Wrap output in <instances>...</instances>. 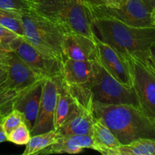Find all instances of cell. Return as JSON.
I'll return each instance as SVG.
<instances>
[{"label": "cell", "instance_id": "obj_1", "mask_svg": "<svg viewBox=\"0 0 155 155\" xmlns=\"http://www.w3.org/2000/svg\"><path fill=\"white\" fill-rule=\"evenodd\" d=\"M95 118L110 129L121 145L139 139H155V121L133 104H107L93 101Z\"/></svg>", "mask_w": 155, "mask_h": 155}, {"label": "cell", "instance_id": "obj_2", "mask_svg": "<svg viewBox=\"0 0 155 155\" xmlns=\"http://www.w3.org/2000/svg\"><path fill=\"white\" fill-rule=\"evenodd\" d=\"M101 39L125 57L134 56L149 64V48L155 42V27H136L107 17L91 18Z\"/></svg>", "mask_w": 155, "mask_h": 155}, {"label": "cell", "instance_id": "obj_3", "mask_svg": "<svg viewBox=\"0 0 155 155\" xmlns=\"http://www.w3.org/2000/svg\"><path fill=\"white\" fill-rule=\"evenodd\" d=\"M34 10L67 33L95 38L89 12L78 0H36Z\"/></svg>", "mask_w": 155, "mask_h": 155}, {"label": "cell", "instance_id": "obj_4", "mask_svg": "<svg viewBox=\"0 0 155 155\" xmlns=\"http://www.w3.org/2000/svg\"><path fill=\"white\" fill-rule=\"evenodd\" d=\"M45 79L33 72L14 51H9V71L0 83V115L4 117L23 96Z\"/></svg>", "mask_w": 155, "mask_h": 155}, {"label": "cell", "instance_id": "obj_5", "mask_svg": "<svg viewBox=\"0 0 155 155\" xmlns=\"http://www.w3.org/2000/svg\"><path fill=\"white\" fill-rule=\"evenodd\" d=\"M21 18L27 42L45 55L63 62L64 31L34 9L22 13Z\"/></svg>", "mask_w": 155, "mask_h": 155}, {"label": "cell", "instance_id": "obj_6", "mask_svg": "<svg viewBox=\"0 0 155 155\" xmlns=\"http://www.w3.org/2000/svg\"><path fill=\"white\" fill-rule=\"evenodd\" d=\"M83 86L90 92L92 100L95 102L107 104H128L139 107L133 88L117 81L97 61H95L90 80Z\"/></svg>", "mask_w": 155, "mask_h": 155}, {"label": "cell", "instance_id": "obj_7", "mask_svg": "<svg viewBox=\"0 0 155 155\" xmlns=\"http://www.w3.org/2000/svg\"><path fill=\"white\" fill-rule=\"evenodd\" d=\"M133 89L141 110L155 121V71L134 56H127Z\"/></svg>", "mask_w": 155, "mask_h": 155}, {"label": "cell", "instance_id": "obj_8", "mask_svg": "<svg viewBox=\"0 0 155 155\" xmlns=\"http://www.w3.org/2000/svg\"><path fill=\"white\" fill-rule=\"evenodd\" d=\"M90 18L107 17L136 27H155L151 22V12L142 0H127L118 7L102 5L89 8Z\"/></svg>", "mask_w": 155, "mask_h": 155}, {"label": "cell", "instance_id": "obj_9", "mask_svg": "<svg viewBox=\"0 0 155 155\" xmlns=\"http://www.w3.org/2000/svg\"><path fill=\"white\" fill-rule=\"evenodd\" d=\"M10 51L16 53L33 72L42 78L61 76L62 61L42 54L30 45L24 37L18 36L11 43Z\"/></svg>", "mask_w": 155, "mask_h": 155}, {"label": "cell", "instance_id": "obj_10", "mask_svg": "<svg viewBox=\"0 0 155 155\" xmlns=\"http://www.w3.org/2000/svg\"><path fill=\"white\" fill-rule=\"evenodd\" d=\"M97 46V61L99 62L117 81L133 88L130 64L127 57L121 54L109 44L95 37Z\"/></svg>", "mask_w": 155, "mask_h": 155}, {"label": "cell", "instance_id": "obj_11", "mask_svg": "<svg viewBox=\"0 0 155 155\" xmlns=\"http://www.w3.org/2000/svg\"><path fill=\"white\" fill-rule=\"evenodd\" d=\"M62 76L45 79L37 119L30 131L31 136L54 129V115L59 83Z\"/></svg>", "mask_w": 155, "mask_h": 155}, {"label": "cell", "instance_id": "obj_12", "mask_svg": "<svg viewBox=\"0 0 155 155\" xmlns=\"http://www.w3.org/2000/svg\"><path fill=\"white\" fill-rule=\"evenodd\" d=\"M95 37L92 38L77 33H65L62 42L64 59L96 61L97 46Z\"/></svg>", "mask_w": 155, "mask_h": 155}, {"label": "cell", "instance_id": "obj_13", "mask_svg": "<svg viewBox=\"0 0 155 155\" xmlns=\"http://www.w3.org/2000/svg\"><path fill=\"white\" fill-rule=\"evenodd\" d=\"M91 135H64L59 136L54 143L45 148L39 154H79L85 148H92Z\"/></svg>", "mask_w": 155, "mask_h": 155}, {"label": "cell", "instance_id": "obj_14", "mask_svg": "<svg viewBox=\"0 0 155 155\" xmlns=\"http://www.w3.org/2000/svg\"><path fill=\"white\" fill-rule=\"evenodd\" d=\"M95 61L64 58L62 62V78L70 86H83L93 74Z\"/></svg>", "mask_w": 155, "mask_h": 155}, {"label": "cell", "instance_id": "obj_15", "mask_svg": "<svg viewBox=\"0 0 155 155\" xmlns=\"http://www.w3.org/2000/svg\"><path fill=\"white\" fill-rule=\"evenodd\" d=\"M43 81L42 80L36 87L23 96L17 102L14 108L20 110L24 114L25 124L30 131L37 119L42 98Z\"/></svg>", "mask_w": 155, "mask_h": 155}, {"label": "cell", "instance_id": "obj_16", "mask_svg": "<svg viewBox=\"0 0 155 155\" xmlns=\"http://www.w3.org/2000/svg\"><path fill=\"white\" fill-rule=\"evenodd\" d=\"M75 99L69 86L61 78L56 98L54 115V129L58 130L64 124L72 110Z\"/></svg>", "mask_w": 155, "mask_h": 155}, {"label": "cell", "instance_id": "obj_17", "mask_svg": "<svg viewBox=\"0 0 155 155\" xmlns=\"http://www.w3.org/2000/svg\"><path fill=\"white\" fill-rule=\"evenodd\" d=\"M91 136L93 142L92 149L98 151L101 154L107 150L116 148L121 145L120 142L110 129L100 119L95 118Z\"/></svg>", "mask_w": 155, "mask_h": 155}, {"label": "cell", "instance_id": "obj_18", "mask_svg": "<svg viewBox=\"0 0 155 155\" xmlns=\"http://www.w3.org/2000/svg\"><path fill=\"white\" fill-rule=\"evenodd\" d=\"M104 155H155V139H139L116 148L107 150Z\"/></svg>", "mask_w": 155, "mask_h": 155}, {"label": "cell", "instance_id": "obj_19", "mask_svg": "<svg viewBox=\"0 0 155 155\" xmlns=\"http://www.w3.org/2000/svg\"><path fill=\"white\" fill-rule=\"evenodd\" d=\"M58 137L59 134L54 130L32 136L28 143L26 145V148L22 154H39L42 150L54 143Z\"/></svg>", "mask_w": 155, "mask_h": 155}, {"label": "cell", "instance_id": "obj_20", "mask_svg": "<svg viewBox=\"0 0 155 155\" xmlns=\"http://www.w3.org/2000/svg\"><path fill=\"white\" fill-rule=\"evenodd\" d=\"M21 15L22 13L21 12L0 8V24L19 36L24 37V29Z\"/></svg>", "mask_w": 155, "mask_h": 155}, {"label": "cell", "instance_id": "obj_21", "mask_svg": "<svg viewBox=\"0 0 155 155\" xmlns=\"http://www.w3.org/2000/svg\"><path fill=\"white\" fill-rule=\"evenodd\" d=\"M36 0H0V8L24 13L33 10Z\"/></svg>", "mask_w": 155, "mask_h": 155}, {"label": "cell", "instance_id": "obj_22", "mask_svg": "<svg viewBox=\"0 0 155 155\" xmlns=\"http://www.w3.org/2000/svg\"><path fill=\"white\" fill-rule=\"evenodd\" d=\"M30 138V130H29L25 123L21 124L7 135L8 142H12L18 145H26L28 143Z\"/></svg>", "mask_w": 155, "mask_h": 155}, {"label": "cell", "instance_id": "obj_23", "mask_svg": "<svg viewBox=\"0 0 155 155\" xmlns=\"http://www.w3.org/2000/svg\"><path fill=\"white\" fill-rule=\"evenodd\" d=\"M23 123H25L24 114L17 109L5 115L2 119V127L6 136Z\"/></svg>", "mask_w": 155, "mask_h": 155}, {"label": "cell", "instance_id": "obj_24", "mask_svg": "<svg viewBox=\"0 0 155 155\" xmlns=\"http://www.w3.org/2000/svg\"><path fill=\"white\" fill-rule=\"evenodd\" d=\"M18 35L0 24V43L5 51H10V45Z\"/></svg>", "mask_w": 155, "mask_h": 155}, {"label": "cell", "instance_id": "obj_25", "mask_svg": "<svg viewBox=\"0 0 155 155\" xmlns=\"http://www.w3.org/2000/svg\"><path fill=\"white\" fill-rule=\"evenodd\" d=\"M9 51L0 50V83L6 78L8 73Z\"/></svg>", "mask_w": 155, "mask_h": 155}, {"label": "cell", "instance_id": "obj_26", "mask_svg": "<svg viewBox=\"0 0 155 155\" xmlns=\"http://www.w3.org/2000/svg\"><path fill=\"white\" fill-rule=\"evenodd\" d=\"M81 4L86 6L87 8L92 7H98V6L108 5L110 0H78Z\"/></svg>", "mask_w": 155, "mask_h": 155}, {"label": "cell", "instance_id": "obj_27", "mask_svg": "<svg viewBox=\"0 0 155 155\" xmlns=\"http://www.w3.org/2000/svg\"><path fill=\"white\" fill-rule=\"evenodd\" d=\"M148 54H149V64H148V66L155 71V42H153L150 46Z\"/></svg>", "mask_w": 155, "mask_h": 155}, {"label": "cell", "instance_id": "obj_28", "mask_svg": "<svg viewBox=\"0 0 155 155\" xmlns=\"http://www.w3.org/2000/svg\"><path fill=\"white\" fill-rule=\"evenodd\" d=\"M2 119L3 117L0 115V144L7 141V136L2 127Z\"/></svg>", "mask_w": 155, "mask_h": 155}, {"label": "cell", "instance_id": "obj_29", "mask_svg": "<svg viewBox=\"0 0 155 155\" xmlns=\"http://www.w3.org/2000/svg\"><path fill=\"white\" fill-rule=\"evenodd\" d=\"M127 0H110L109 6H114V7H118V6L123 5L127 2Z\"/></svg>", "mask_w": 155, "mask_h": 155}, {"label": "cell", "instance_id": "obj_30", "mask_svg": "<svg viewBox=\"0 0 155 155\" xmlns=\"http://www.w3.org/2000/svg\"><path fill=\"white\" fill-rule=\"evenodd\" d=\"M142 1L151 12H152L155 8V0H142Z\"/></svg>", "mask_w": 155, "mask_h": 155}, {"label": "cell", "instance_id": "obj_31", "mask_svg": "<svg viewBox=\"0 0 155 155\" xmlns=\"http://www.w3.org/2000/svg\"><path fill=\"white\" fill-rule=\"evenodd\" d=\"M151 22L154 27H155V8L151 12Z\"/></svg>", "mask_w": 155, "mask_h": 155}, {"label": "cell", "instance_id": "obj_32", "mask_svg": "<svg viewBox=\"0 0 155 155\" xmlns=\"http://www.w3.org/2000/svg\"><path fill=\"white\" fill-rule=\"evenodd\" d=\"M0 50H3V48H2V46L1 43H0ZM4 51H5V50H4Z\"/></svg>", "mask_w": 155, "mask_h": 155}]
</instances>
